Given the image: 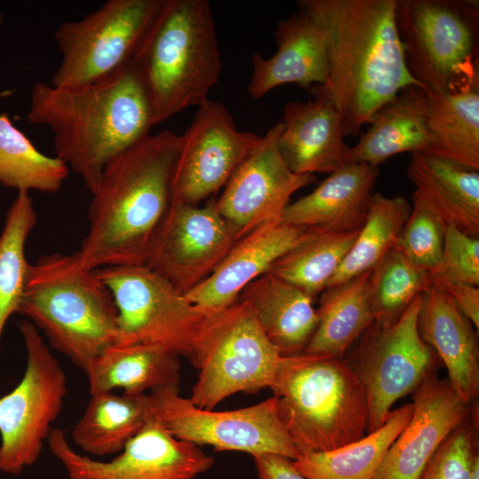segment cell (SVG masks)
<instances>
[{
    "mask_svg": "<svg viewBox=\"0 0 479 479\" xmlns=\"http://www.w3.org/2000/svg\"><path fill=\"white\" fill-rule=\"evenodd\" d=\"M296 4L325 35L330 71L322 87L340 114L344 137L357 136L403 89L423 88L406 67L396 25L397 0H299Z\"/></svg>",
    "mask_w": 479,
    "mask_h": 479,
    "instance_id": "obj_1",
    "label": "cell"
},
{
    "mask_svg": "<svg viewBox=\"0 0 479 479\" xmlns=\"http://www.w3.org/2000/svg\"><path fill=\"white\" fill-rule=\"evenodd\" d=\"M181 136L165 130L130 146L104 168L89 207V229L75 251L89 270L145 265L171 204Z\"/></svg>",
    "mask_w": 479,
    "mask_h": 479,
    "instance_id": "obj_2",
    "label": "cell"
},
{
    "mask_svg": "<svg viewBox=\"0 0 479 479\" xmlns=\"http://www.w3.org/2000/svg\"><path fill=\"white\" fill-rule=\"evenodd\" d=\"M27 120L53 132L56 157L91 194L105 166L149 135L151 104L131 61L119 71L75 87L34 84Z\"/></svg>",
    "mask_w": 479,
    "mask_h": 479,
    "instance_id": "obj_3",
    "label": "cell"
},
{
    "mask_svg": "<svg viewBox=\"0 0 479 479\" xmlns=\"http://www.w3.org/2000/svg\"><path fill=\"white\" fill-rule=\"evenodd\" d=\"M17 313L83 372L119 341L112 293L95 270L81 264L76 252L53 253L29 263Z\"/></svg>",
    "mask_w": 479,
    "mask_h": 479,
    "instance_id": "obj_4",
    "label": "cell"
},
{
    "mask_svg": "<svg viewBox=\"0 0 479 479\" xmlns=\"http://www.w3.org/2000/svg\"><path fill=\"white\" fill-rule=\"evenodd\" d=\"M131 63L147 93L157 125L208 100L222 63L207 0H164Z\"/></svg>",
    "mask_w": 479,
    "mask_h": 479,
    "instance_id": "obj_5",
    "label": "cell"
},
{
    "mask_svg": "<svg viewBox=\"0 0 479 479\" xmlns=\"http://www.w3.org/2000/svg\"><path fill=\"white\" fill-rule=\"evenodd\" d=\"M299 453L332 451L365 436L367 405L349 364L326 354L281 357L270 387Z\"/></svg>",
    "mask_w": 479,
    "mask_h": 479,
    "instance_id": "obj_6",
    "label": "cell"
},
{
    "mask_svg": "<svg viewBox=\"0 0 479 479\" xmlns=\"http://www.w3.org/2000/svg\"><path fill=\"white\" fill-rule=\"evenodd\" d=\"M396 25L411 75L425 89L479 87V4L397 0Z\"/></svg>",
    "mask_w": 479,
    "mask_h": 479,
    "instance_id": "obj_7",
    "label": "cell"
},
{
    "mask_svg": "<svg viewBox=\"0 0 479 479\" xmlns=\"http://www.w3.org/2000/svg\"><path fill=\"white\" fill-rule=\"evenodd\" d=\"M281 357L249 305L237 301L204 322L190 359L199 376L189 400L213 410L235 393L270 388Z\"/></svg>",
    "mask_w": 479,
    "mask_h": 479,
    "instance_id": "obj_8",
    "label": "cell"
},
{
    "mask_svg": "<svg viewBox=\"0 0 479 479\" xmlns=\"http://www.w3.org/2000/svg\"><path fill=\"white\" fill-rule=\"evenodd\" d=\"M27 351L21 381L0 397V472L20 475L39 459L67 392L66 373L39 330L18 324Z\"/></svg>",
    "mask_w": 479,
    "mask_h": 479,
    "instance_id": "obj_9",
    "label": "cell"
},
{
    "mask_svg": "<svg viewBox=\"0 0 479 479\" xmlns=\"http://www.w3.org/2000/svg\"><path fill=\"white\" fill-rule=\"evenodd\" d=\"M95 271L110 289L118 310L117 344L157 345L191 359L209 314L146 265Z\"/></svg>",
    "mask_w": 479,
    "mask_h": 479,
    "instance_id": "obj_10",
    "label": "cell"
},
{
    "mask_svg": "<svg viewBox=\"0 0 479 479\" xmlns=\"http://www.w3.org/2000/svg\"><path fill=\"white\" fill-rule=\"evenodd\" d=\"M164 0H109L54 32L62 54L51 85L75 87L103 79L129 64Z\"/></svg>",
    "mask_w": 479,
    "mask_h": 479,
    "instance_id": "obj_11",
    "label": "cell"
},
{
    "mask_svg": "<svg viewBox=\"0 0 479 479\" xmlns=\"http://www.w3.org/2000/svg\"><path fill=\"white\" fill-rule=\"evenodd\" d=\"M420 304V294L395 322L373 321L347 361L364 389L369 433L385 423L396 401L413 393L438 366V356L419 333Z\"/></svg>",
    "mask_w": 479,
    "mask_h": 479,
    "instance_id": "obj_12",
    "label": "cell"
},
{
    "mask_svg": "<svg viewBox=\"0 0 479 479\" xmlns=\"http://www.w3.org/2000/svg\"><path fill=\"white\" fill-rule=\"evenodd\" d=\"M153 415L177 439L215 451L300 457L278 412L277 397L231 411L199 408L179 395L178 386L151 391Z\"/></svg>",
    "mask_w": 479,
    "mask_h": 479,
    "instance_id": "obj_13",
    "label": "cell"
},
{
    "mask_svg": "<svg viewBox=\"0 0 479 479\" xmlns=\"http://www.w3.org/2000/svg\"><path fill=\"white\" fill-rule=\"evenodd\" d=\"M47 443L69 479H194L214 464L200 446L175 437L154 415L109 461L78 453L59 428L52 429Z\"/></svg>",
    "mask_w": 479,
    "mask_h": 479,
    "instance_id": "obj_14",
    "label": "cell"
},
{
    "mask_svg": "<svg viewBox=\"0 0 479 479\" xmlns=\"http://www.w3.org/2000/svg\"><path fill=\"white\" fill-rule=\"evenodd\" d=\"M262 137L236 129L228 109L206 100L181 135L171 182V202L196 205L224 187Z\"/></svg>",
    "mask_w": 479,
    "mask_h": 479,
    "instance_id": "obj_15",
    "label": "cell"
},
{
    "mask_svg": "<svg viewBox=\"0 0 479 479\" xmlns=\"http://www.w3.org/2000/svg\"><path fill=\"white\" fill-rule=\"evenodd\" d=\"M236 241L215 198L202 207L171 202L145 265L185 294L211 273Z\"/></svg>",
    "mask_w": 479,
    "mask_h": 479,
    "instance_id": "obj_16",
    "label": "cell"
},
{
    "mask_svg": "<svg viewBox=\"0 0 479 479\" xmlns=\"http://www.w3.org/2000/svg\"><path fill=\"white\" fill-rule=\"evenodd\" d=\"M283 127L278 122L268 130L216 200L237 240L263 225L280 222L290 197L316 180L315 175L294 173L284 161L278 146Z\"/></svg>",
    "mask_w": 479,
    "mask_h": 479,
    "instance_id": "obj_17",
    "label": "cell"
},
{
    "mask_svg": "<svg viewBox=\"0 0 479 479\" xmlns=\"http://www.w3.org/2000/svg\"><path fill=\"white\" fill-rule=\"evenodd\" d=\"M412 417L389 448L375 479H419L447 436L472 412L448 380L436 373L412 393Z\"/></svg>",
    "mask_w": 479,
    "mask_h": 479,
    "instance_id": "obj_18",
    "label": "cell"
},
{
    "mask_svg": "<svg viewBox=\"0 0 479 479\" xmlns=\"http://www.w3.org/2000/svg\"><path fill=\"white\" fill-rule=\"evenodd\" d=\"M307 227L283 222L263 225L238 240L211 273L184 294L206 314L228 308L244 287L269 271Z\"/></svg>",
    "mask_w": 479,
    "mask_h": 479,
    "instance_id": "obj_19",
    "label": "cell"
},
{
    "mask_svg": "<svg viewBox=\"0 0 479 479\" xmlns=\"http://www.w3.org/2000/svg\"><path fill=\"white\" fill-rule=\"evenodd\" d=\"M314 99L291 101L283 111L279 153L294 173L331 174L349 164L340 114L322 85L311 88Z\"/></svg>",
    "mask_w": 479,
    "mask_h": 479,
    "instance_id": "obj_20",
    "label": "cell"
},
{
    "mask_svg": "<svg viewBox=\"0 0 479 479\" xmlns=\"http://www.w3.org/2000/svg\"><path fill=\"white\" fill-rule=\"evenodd\" d=\"M278 50L265 59L252 56V75L247 86L253 98H261L272 89L287 83L310 90L325 85L329 77V59L325 35L318 25L299 11L282 19L274 32Z\"/></svg>",
    "mask_w": 479,
    "mask_h": 479,
    "instance_id": "obj_21",
    "label": "cell"
},
{
    "mask_svg": "<svg viewBox=\"0 0 479 479\" xmlns=\"http://www.w3.org/2000/svg\"><path fill=\"white\" fill-rule=\"evenodd\" d=\"M418 329L421 339L443 361L448 381L468 404L479 395L477 332L438 286L431 283L420 294Z\"/></svg>",
    "mask_w": 479,
    "mask_h": 479,
    "instance_id": "obj_22",
    "label": "cell"
},
{
    "mask_svg": "<svg viewBox=\"0 0 479 479\" xmlns=\"http://www.w3.org/2000/svg\"><path fill=\"white\" fill-rule=\"evenodd\" d=\"M378 166L349 163L333 172L311 192L289 203L281 217L285 224L328 232H349L364 225Z\"/></svg>",
    "mask_w": 479,
    "mask_h": 479,
    "instance_id": "obj_23",
    "label": "cell"
},
{
    "mask_svg": "<svg viewBox=\"0 0 479 479\" xmlns=\"http://www.w3.org/2000/svg\"><path fill=\"white\" fill-rule=\"evenodd\" d=\"M370 127L349 149V163L379 166L404 152L428 153V105L425 89L412 85L400 90L373 116Z\"/></svg>",
    "mask_w": 479,
    "mask_h": 479,
    "instance_id": "obj_24",
    "label": "cell"
},
{
    "mask_svg": "<svg viewBox=\"0 0 479 479\" xmlns=\"http://www.w3.org/2000/svg\"><path fill=\"white\" fill-rule=\"evenodd\" d=\"M238 301L249 305L281 356L304 352L318 318L313 300L301 289L267 271L247 284Z\"/></svg>",
    "mask_w": 479,
    "mask_h": 479,
    "instance_id": "obj_25",
    "label": "cell"
},
{
    "mask_svg": "<svg viewBox=\"0 0 479 479\" xmlns=\"http://www.w3.org/2000/svg\"><path fill=\"white\" fill-rule=\"evenodd\" d=\"M407 176L445 226L453 225L478 238V170L428 153H412Z\"/></svg>",
    "mask_w": 479,
    "mask_h": 479,
    "instance_id": "obj_26",
    "label": "cell"
},
{
    "mask_svg": "<svg viewBox=\"0 0 479 479\" xmlns=\"http://www.w3.org/2000/svg\"><path fill=\"white\" fill-rule=\"evenodd\" d=\"M90 395L122 389L136 396L150 389L178 386L179 356L152 344H114L84 371Z\"/></svg>",
    "mask_w": 479,
    "mask_h": 479,
    "instance_id": "obj_27",
    "label": "cell"
},
{
    "mask_svg": "<svg viewBox=\"0 0 479 479\" xmlns=\"http://www.w3.org/2000/svg\"><path fill=\"white\" fill-rule=\"evenodd\" d=\"M83 414L71 430V439L85 453L96 457L119 453L153 415L152 394L90 395Z\"/></svg>",
    "mask_w": 479,
    "mask_h": 479,
    "instance_id": "obj_28",
    "label": "cell"
},
{
    "mask_svg": "<svg viewBox=\"0 0 479 479\" xmlns=\"http://www.w3.org/2000/svg\"><path fill=\"white\" fill-rule=\"evenodd\" d=\"M412 413V403L402 405L368 436L332 451L302 454L293 463L307 479H375L389 448Z\"/></svg>",
    "mask_w": 479,
    "mask_h": 479,
    "instance_id": "obj_29",
    "label": "cell"
},
{
    "mask_svg": "<svg viewBox=\"0 0 479 479\" xmlns=\"http://www.w3.org/2000/svg\"><path fill=\"white\" fill-rule=\"evenodd\" d=\"M425 90L431 137L427 153L479 170V87Z\"/></svg>",
    "mask_w": 479,
    "mask_h": 479,
    "instance_id": "obj_30",
    "label": "cell"
},
{
    "mask_svg": "<svg viewBox=\"0 0 479 479\" xmlns=\"http://www.w3.org/2000/svg\"><path fill=\"white\" fill-rule=\"evenodd\" d=\"M370 271L326 287L317 309L318 326L304 352L340 358L373 322L367 294Z\"/></svg>",
    "mask_w": 479,
    "mask_h": 479,
    "instance_id": "obj_31",
    "label": "cell"
},
{
    "mask_svg": "<svg viewBox=\"0 0 479 479\" xmlns=\"http://www.w3.org/2000/svg\"><path fill=\"white\" fill-rule=\"evenodd\" d=\"M359 230L339 232L307 228L296 244L274 262L268 271L295 286L313 300L327 287Z\"/></svg>",
    "mask_w": 479,
    "mask_h": 479,
    "instance_id": "obj_32",
    "label": "cell"
},
{
    "mask_svg": "<svg viewBox=\"0 0 479 479\" xmlns=\"http://www.w3.org/2000/svg\"><path fill=\"white\" fill-rule=\"evenodd\" d=\"M410 212L411 206L404 197L373 193L366 220L327 287L371 271L396 247Z\"/></svg>",
    "mask_w": 479,
    "mask_h": 479,
    "instance_id": "obj_33",
    "label": "cell"
},
{
    "mask_svg": "<svg viewBox=\"0 0 479 479\" xmlns=\"http://www.w3.org/2000/svg\"><path fill=\"white\" fill-rule=\"evenodd\" d=\"M68 167L58 157L43 154L0 114V185L19 192L59 191L68 177Z\"/></svg>",
    "mask_w": 479,
    "mask_h": 479,
    "instance_id": "obj_34",
    "label": "cell"
},
{
    "mask_svg": "<svg viewBox=\"0 0 479 479\" xmlns=\"http://www.w3.org/2000/svg\"><path fill=\"white\" fill-rule=\"evenodd\" d=\"M33 200L19 192L8 208L0 234V342L8 318L17 313L29 263L25 247L36 224Z\"/></svg>",
    "mask_w": 479,
    "mask_h": 479,
    "instance_id": "obj_35",
    "label": "cell"
},
{
    "mask_svg": "<svg viewBox=\"0 0 479 479\" xmlns=\"http://www.w3.org/2000/svg\"><path fill=\"white\" fill-rule=\"evenodd\" d=\"M430 284L429 272L393 247L370 271L367 294L373 321L395 322Z\"/></svg>",
    "mask_w": 479,
    "mask_h": 479,
    "instance_id": "obj_36",
    "label": "cell"
},
{
    "mask_svg": "<svg viewBox=\"0 0 479 479\" xmlns=\"http://www.w3.org/2000/svg\"><path fill=\"white\" fill-rule=\"evenodd\" d=\"M412 199V208L396 247L413 264L433 275L441 266L446 226L415 191Z\"/></svg>",
    "mask_w": 479,
    "mask_h": 479,
    "instance_id": "obj_37",
    "label": "cell"
},
{
    "mask_svg": "<svg viewBox=\"0 0 479 479\" xmlns=\"http://www.w3.org/2000/svg\"><path fill=\"white\" fill-rule=\"evenodd\" d=\"M477 410V408H476ZM475 404L468 418L444 440L428 461L419 479H470L478 454Z\"/></svg>",
    "mask_w": 479,
    "mask_h": 479,
    "instance_id": "obj_38",
    "label": "cell"
},
{
    "mask_svg": "<svg viewBox=\"0 0 479 479\" xmlns=\"http://www.w3.org/2000/svg\"><path fill=\"white\" fill-rule=\"evenodd\" d=\"M432 276L478 287V238L470 237L453 225H447L441 266Z\"/></svg>",
    "mask_w": 479,
    "mask_h": 479,
    "instance_id": "obj_39",
    "label": "cell"
},
{
    "mask_svg": "<svg viewBox=\"0 0 479 479\" xmlns=\"http://www.w3.org/2000/svg\"><path fill=\"white\" fill-rule=\"evenodd\" d=\"M431 283L441 287L461 313L479 329V288L476 286L452 281L431 275Z\"/></svg>",
    "mask_w": 479,
    "mask_h": 479,
    "instance_id": "obj_40",
    "label": "cell"
},
{
    "mask_svg": "<svg viewBox=\"0 0 479 479\" xmlns=\"http://www.w3.org/2000/svg\"><path fill=\"white\" fill-rule=\"evenodd\" d=\"M252 457L259 479H307L296 469L291 459L268 453Z\"/></svg>",
    "mask_w": 479,
    "mask_h": 479,
    "instance_id": "obj_41",
    "label": "cell"
},
{
    "mask_svg": "<svg viewBox=\"0 0 479 479\" xmlns=\"http://www.w3.org/2000/svg\"><path fill=\"white\" fill-rule=\"evenodd\" d=\"M470 479H479V455L475 459Z\"/></svg>",
    "mask_w": 479,
    "mask_h": 479,
    "instance_id": "obj_42",
    "label": "cell"
},
{
    "mask_svg": "<svg viewBox=\"0 0 479 479\" xmlns=\"http://www.w3.org/2000/svg\"><path fill=\"white\" fill-rule=\"evenodd\" d=\"M3 22H4V16L0 12V27L2 26Z\"/></svg>",
    "mask_w": 479,
    "mask_h": 479,
    "instance_id": "obj_43",
    "label": "cell"
}]
</instances>
